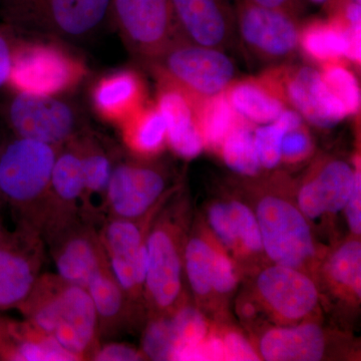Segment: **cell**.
Instances as JSON below:
<instances>
[{
  "mask_svg": "<svg viewBox=\"0 0 361 361\" xmlns=\"http://www.w3.org/2000/svg\"><path fill=\"white\" fill-rule=\"evenodd\" d=\"M257 288L271 310L287 320L302 319L318 303L314 282L295 268H266L259 275Z\"/></svg>",
  "mask_w": 361,
  "mask_h": 361,
  "instance_id": "cell-17",
  "label": "cell"
},
{
  "mask_svg": "<svg viewBox=\"0 0 361 361\" xmlns=\"http://www.w3.org/2000/svg\"><path fill=\"white\" fill-rule=\"evenodd\" d=\"M285 130L281 147V161L297 163L307 158L312 152V140L302 116L290 108L279 116Z\"/></svg>",
  "mask_w": 361,
  "mask_h": 361,
  "instance_id": "cell-36",
  "label": "cell"
},
{
  "mask_svg": "<svg viewBox=\"0 0 361 361\" xmlns=\"http://www.w3.org/2000/svg\"><path fill=\"white\" fill-rule=\"evenodd\" d=\"M85 75L77 59L44 42H16L8 85L16 92L56 96L75 87Z\"/></svg>",
  "mask_w": 361,
  "mask_h": 361,
  "instance_id": "cell-6",
  "label": "cell"
},
{
  "mask_svg": "<svg viewBox=\"0 0 361 361\" xmlns=\"http://www.w3.org/2000/svg\"><path fill=\"white\" fill-rule=\"evenodd\" d=\"M284 130V123L278 116L274 122L262 125L253 133L254 144L261 167L273 169L279 165Z\"/></svg>",
  "mask_w": 361,
  "mask_h": 361,
  "instance_id": "cell-38",
  "label": "cell"
},
{
  "mask_svg": "<svg viewBox=\"0 0 361 361\" xmlns=\"http://www.w3.org/2000/svg\"><path fill=\"white\" fill-rule=\"evenodd\" d=\"M257 6L274 9L298 20L306 9L304 0H250Z\"/></svg>",
  "mask_w": 361,
  "mask_h": 361,
  "instance_id": "cell-44",
  "label": "cell"
},
{
  "mask_svg": "<svg viewBox=\"0 0 361 361\" xmlns=\"http://www.w3.org/2000/svg\"><path fill=\"white\" fill-rule=\"evenodd\" d=\"M167 187L163 171L147 164L126 161L114 166L106 194L110 217L139 220L157 205Z\"/></svg>",
  "mask_w": 361,
  "mask_h": 361,
  "instance_id": "cell-14",
  "label": "cell"
},
{
  "mask_svg": "<svg viewBox=\"0 0 361 361\" xmlns=\"http://www.w3.org/2000/svg\"><path fill=\"white\" fill-rule=\"evenodd\" d=\"M310 1L315 4H320V6H326L330 0H310Z\"/></svg>",
  "mask_w": 361,
  "mask_h": 361,
  "instance_id": "cell-45",
  "label": "cell"
},
{
  "mask_svg": "<svg viewBox=\"0 0 361 361\" xmlns=\"http://www.w3.org/2000/svg\"><path fill=\"white\" fill-rule=\"evenodd\" d=\"M44 242L37 230L25 225L13 243L0 245V310L20 307L40 276Z\"/></svg>",
  "mask_w": 361,
  "mask_h": 361,
  "instance_id": "cell-16",
  "label": "cell"
},
{
  "mask_svg": "<svg viewBox=\"0 0 361 361\" xmlns=\"http://www.w3.org/2000/svg\"><path fill=\"white\" fill-rule=\"evenodd\" d=\"M237 32L246 49L262 63H286L298 49V20L250 0H236Z\"/></svg>",
  "mask_w": 361,
  "mask_h": 361,
  "instance_id": "cell-10",
  "label": "cell"
},
{
  "mask_svg": "<svg viewBox=\"0 0 361 361\" xmlns=\"http://www.w3.org/2000/svg\"><path fill=\"white\" fill-rule=\"evenodd\" d=\"M58 275L87 289L92 277L110 266L99 231L80 212L54 216L40 229Z\"/></svg>",
  "mask_w": 361,
  "mask_h": 361,
  "instance_id": "cell-5",
  "label": "cell"
},
{
  "mask_svg": "<svg viewBox=\"0 0 361 361\" xmlns=\"http://www.w3.org/2000/svg\"><path fill=\"white\" fill-rule=\"evenodd\" d=\"M177 37L224 51L234 42L236 11L229 0H171Z\"/></svg>",
  "mask_w": 361,
  "mask_h": 361,
  "instance_id": "cell-15",
  "label": "cell"
},
{
  "mask_svg": "<svg viewBox=\"0 0 361 361\" xmlns=\"http://www.w3.org/2000/svg\"><path fill=\"white\" fill-rule=\"evenodd\" d=\"M263 251L276 265L300 269L314 256V244L305 216L290 202L266 196L256 212Z\"/></svg>",
  "mask_w": 361,
  "mask_h": 361,
  "instance_id": "cell-8",
  "label": "cell"
},
{
  "mask_svg": "<svg viewBox=\"0 0 361 361\" xmlns=\"http://www.w3.org/2000/svg\"><path fill=\"white\" fill-rule=\"evenodd\" d=\"M234 110L252 125H267L287 109L281 90L266 70L257 77L233 80L225 90Z\"/></svg>",
  "mask_w": 361,
  "mask_h": 361,
  "instance_id": "cell-20",
  "label": "cell"
},
{
  "mask_svg": "<svg viewBox=\"0 0 361 361\" xmlns=\"http://www.w3.org/2000/svg\"><path fill=\"white\" fill-rule=\"evenodd\" d=\"M87 290L96 308L99 337L114 336L127 320L130 303L110 266L92 277Z\"/></svg>",
  "mask_w": 361,
  "mask_h": 361,
  "instance_id": "cell-25",
  "label": "cell"
},
{
  "mask_svg": "<svg viewBox=\"0 0 361 361\" xmlns=\"http://www.w3.org/2000/svg\"><path fill=\"white\" fill-rule=\"evenodd\" d=\"M120 126L123 141L137 155H156L168 142L167 125L157 104H145Z\"/></svg>",
  "mask_w": 361,
  "mask_h": 361,
  "instance_id": "cell-26",
  "label": "cell"
},
{
  "mask_svg": "<svg viewBox=\"0 0 361 361\" xmlns=\"http://www.w3.org/2000/svg\"><path fill=\"white\" fill-rule=\"evenodd\" d=\"M58 152L51 180L52 214L80 212L78 204L84 199V171L75 140L63 145ZM82 213V212H80Z\"/></svg>",
  "mask_w": 361,
  "mask_h": 361,
  "instance_id": "cell-24",
  "label": "cell"
},
{
  "mask_svg": "<svg viewBox=\"0 0 361 361\" xmlns=\"http://www.w3.org/2000/svg\"><path fill=\"white\" fill-rule=\"evenodd\" d=\"M223 160L234 172L249 176L257 175L261 170L255 144H254L252 123L245 118L234 128L223 142L220 148Z\"/></svg>",
  "mask_w": 361,
  "mask_h": 361,
  "instance_id": "cell-30",
  "label": "cell"
},
{
  "mask_svg": "<svg viewBox=\"0 0 361 361\" xmlns=\"http://www.w3.org/2000/svg\"><path fill=\"white\" fill-rule=\"evenodd\" d=\"M215 249L201 238H192L184 251L185 268L191 288L196 295H209L213 290Z\"/></svg>",
  "mask_w": 361,
  "mask_h": 361,
  "instance_id": "cell-31",
  "label": "cell"
},
{
  "mask_svg": "<svg viewBox=\"0 0 361 361\" xmlns=\"http://www.w3.org/2000/svg\"><path fill=\"white\" fill-rule=\"evenodd\" d=\"M322 82L338 99L348 116L356 115L360 109V90L355 75L343 63L323 66L320 71Z\"/></svg>",
  "mask_w": 361,
  "mask_h": 361,
  "instance_id": "cell-35",
  "label": "cell"
},
{
  "mask_svg": "<svg viewBox=\"0 0 361 361\" xmlns=\"http://www.w3.org/2000/svg\"><path fill=\"white\" fill-rule=\"evenodd\" d=\"M176 334L172 315L161 314L152 320L142 337V351L152 360H171L174 353Z\"/></svg>",
  "mask_w": 361,
  "mask_h": 361,
  "instance_id": "cell-37",
  "label": "cell"
},
{
  "mask_svg": "<svg viewBox=\"0 0 361 361\" xmlns=\"http://www.w3.org/2000/svg\"><path fill=\"white\" fill-rule=\"evenodd\" d=\"M0 326V356L16 361H77L51 337L30 322H7Z\"/></svg>",
  "mask_w": 361,
  "mask_h": 361,
  "instance_id": "cell-23",
  "label": "cell"
},
{
  "mask_svg": "<svg viewBox=\"0 0 361 361\" xmlns=\"http://www.w3.org/2000/svg\"><path fill=\"white\" fill-rule=\"evenodd\" d=\"M298 49L306 58L322 66L346 59L345 37L331 20L308 21L299 26Z\"/></svg>",
  "mask_w": 361,
  "mask_h": 361,
  "instance_id": "cell-27",
  "label": "cell"
},
{
  "mask_svg": "<svg viewBox=\"0 0 361 361\" xmlns=\"http://www.w3.org/2000/svg\"><path fill=\"white\" fill-rule=\"evenodd\" d=\"M178 228L163 220L149 231L146 239L147 265L145 293L152 307L169 314L182 293V256Z\"/></svg>",
  "mask_w": 361,
  "mask_h": 361,
  "instance_id": "cell-11",
  "label": "cell"
},
{
  "mask_svg": "<svg viewBox=\"0 0 361 361\" xmlns=\"http://www.w3.org/2000/svg\"><path fill=\"white\" fill-rule=\"evenodd\" d=\"M236 272L229 258L221 252H216L214 261L213 290L220 294H227L234 290L237 285Z\"/></svg>",
  "mask_w": 361,
  "mask_h": 361,
  "instance_id": "cell-39",
  "label": "cell"
},
{
  "mask_svg": "<svg viewBox=\"0 0 361 361\" xmlns=\"http://www.w3.org/2000/svg\"><path fill=\"white\" fill-rule=\"evenodd\" d=\"M110 16L130 51L145 63L177 35L171 0H111Z\"/></svg>",
  "mask_w": 361,
  "mask_h": 361,
  "instance_id": "cell-9",
  "label": "cell"
},
{
  "mask_svg": "<svg viewBox=\"0 0 361 361\" xmlns=\"http://www.w3.org/2000/svg\"><path fill=\"white\" fill-rule=\"evenodd\" d=\"M1 151H2V149H0V156H1Z\"/></svg>",
  "mask_w": 361,
  "mask_h": 361,
  "instance_id": "cell-46",
  "label": "cell"
},
{
  "mask_svg": "<svg viewBox=\"0 0 361 361\" xmlns=\"http://www.w3.org/2000/svg\"><path fill=\"white\" fill-rule=\"evenodd\" d=\"M157 82V106L167 125L168 144L182 158L192 159L200 155L205 146L197 116L198 99L165 80Z\"/></svg>",
  "mask_w": 361,
  "mask_h": 361,
  "instance_id": "cell-19",
  "label": "cell"
},
{
  "mask_svg": "<svg viewBox=\"0 0 361 361\" xmlns=\"http://www.w3.org/2000/svg\"><path fill=\"white\" fill-rule=\"evenodd\" d=\"M92 102L102 118L121 125L146 104V87L135 71H116L97 82Z\"/></svg>",
  "mask_w": 361,
  "mask_h": 361,
  "instance_id": "cell-21",
  "label": "cell"
},
{
  "mask_svg": "<svg viewBox=\"0 0 361 361\" xmlns=\"http://www.w3.org/2000/svg\"><path fill=\"white\" fill-rule=\"evenodd\" d=\"M324 351V332L313 323L271 329L260 341L261 355L269 361L320 360Z\"/></svg>",
  "mask_w": 361,
  "mask_h": 361,
  "instance_id": "cell-22",
  "label": "cell"
},
{
  "mask_svg": "<svg viewBox=\"0 0 361 361\" xmlns=\"http://www.w3.org/2000/svg\"><path fill=\"white\" fill-rule=\"evenodd\" d=\"M145 356L142 350L135 348L134 346L126 343H111L99 345L92 360L97 361H137L144 360Z\"/></svg>",
  "mask_w": 361,
  "mask_h": 361,
  "instance_id": "cell-40",
  "label": "cell"
},
{
  "mask_svg": "<svg viewBox=\"0 0 361 361\" xmlns=\"http://www.w3.org/2000/svg\"><path fill=\"white\" fill-rule=\"evenodd\" d=\"M286 106L315 127L332 128L348 116L322 82L320 71L307 66H272Z\"/></svg>",
  "mask_w": 361,
  "mask_h": 361,
  "instance_id": "cell-12",
  "label": "cell"
},
{
  "mask_svg": "<svg viewBox=\"0 0 361 361\" xmlns=\"http://www.w3.org/2000/svg\"><path fill=\"white\" fill-rule=\"evenodd\" d=\"M6 122L18 137L63 147L78 135V111L56 96L16 92L4 106Z\"/></svg>",
  "mask_w": 361,
  "mask_h": 361,
  "instance_id": "cell-7",
  "label": "cell"
},
{
  "mask_svg": "<svg viewBox=\"0 0 361 361\" xmlns=\"http://www.w3.org/2000/svg\"><path fill=\"white\" fill-rule=\"evenodd\" d=\"M231 250L244 249L250 253L263 251L262 238L256 214L240 202L227 203Z\"/></svg>",
  "mask_w": 361,
  "mask_h": 361,
  "instance_id": "cell-32",
  "label": "cell"
},
{
  "mask_svg": "<svg viewBox=\"0 0 361 361\" xmlns=\"http://www.w3.org/2000/svg\"><path fill=\"white\" fill-rule=\"evenodd\" d=\"M157 80H165L201 101L227 89L236 75L232 59L220 49L177 37L157 58L145 63Z\"/></svg>",
  "mask_w": 361,
  "mask_h": 361,
  "instance_id": "cell-4",
  "label": "cell"
},
{
  "mask_svg": "<svg viewBox=\"0 0 361 361\" xmlns=\"http://www.w3.org/2000/svg\"><path fill=\"white\" fill-rule=\"evenodd\" d=\"M82 157L84 171V199L82 213L90 218L92 199L101 198L106 207V194L114 165L104 149L87 137H75Z\"/></svg>",
  "mask_w": 361,
  "mask_h": 361,
  "instance_id": "cell-29",
  "label": "cell"
},
{
  "mask_svg": "<svg viewBox=\"0 0 361 361\" xmlns=\"http://www.w3.org/2000/svg\"><path fill=\"white\" fill-rule=\"evenodd\" d=\"M18 308L26 322L51 337L75 360H92L99 348L97 311L84 287L71 283L58 274H40Z\"/></svg>",
  "mask_w": 361,
  "mask_h": 361,
  "instance_id": "cell-1",
  "label": "cell"
},
{
  "mask_svg": "<svg viewBox=\"0 0 361 361\" xmlns=\"http://www.w3.org/2000/svg\"><path fill=\"white\" fill-rule=\"evenodd\" d=\"M111 0H0V16L16 32L82 39L110 16Z\"/></svg>",
  "mask_w": 361,
  "mask_h": 361,
  "instance_id": "cell-3",
  "label": "cell"
},
{
  "mask_svg": "<svg viewBox=\"0 0 361 361\" xmlns=\"http://www.w3.org/2000/svg\"><path fill=\"white\" fill-rule=\"evenodd\" d=\"M225 360H259L253 348L241 334L229 332L222 339Z\"/></svg>",
  "mask_w": 361,
  "mask_h": 361,
  "instance_id": "cell-41",
  "label": "cell"
},
{
  "mask_svg": "<svg viewBox=\"0 0 361 361\" xmlns=\"http://www.w3.org/2000/svg\"><path fill=\"white\" fill-rule=\"evenodd\" d=\"M197 116L204 146L220 149L223 142L242 116L233 108L225 90L197 104Z\"/></svg>",
  "mask_w": 361,
  "mask_h": 361,
  "instance_id": "cell-28",
  "label": "cell"
},
{
  "mask_svg": "<svg viewBox=\"0 0 361 361\" xmlns=\"http://www.w3.org/2000/svg\"><path fill=\"white\" fill-rule=\"evenodd\" d=\"M99 234L111 272L130 303L145 289L148 259L144 230L137 219L110 217Z\"/></svg>",
  "mask_w": 361,
  "mask_h": 361,
  "instance_id": "cell-13",
  "label": "cell"
},
{
  "mask_svg": "<svg viewBox=\"0 0 361 361\" xmlns=\"http://www.w3.org/2000/svg\"><path fill=\"white\" fill-rule=\"evenodd\" d=\"M13 30L8 26H0V89L8 85L16 40L13 39Z\"/></svg>",
  "mask_w": 361,
  "mask_h": 361,
  "instance_id": "cell-42",
  "label": "cell"
},
{
  "mask_svg": "<svg viewBox=\"0 0 361 361\" xmlns=\"http://www.w3.org/2000/svg\"><path fill=\"white\" fill-rule=\"evenodd\" d=\"M172 318L176 344L171 360H182L187 353L206 338L208 325L200 311L189 306L172 313Z\"/></svg>",
  "mask_w": 361,
  "mask_h": 361,
  "instance_id": "cell-34",
  "label": "cell"
},
{
  "mask_svg": "<svg viewBox=\"0 0 361 361\" xmlns=\"http://www.w3.org/2000/svg\"><path fill=\"white\" fill-rule=\"evenodd\" d=\"M346 218L351 232L356 236L361 233V175L360 168L355 169V180L353 192L349 197L348 203L344 207Z\"/></svg>",
  "mask_w": 361,
  "mask_h": 361,
  "instance_id": "cell-43",
  "label": "cell"
},
{
  "mask_svg": "<svg viewBox=\"0 0 361 361\" xmlns=\"http://www.w3.org/2000/svg\"><path fill=\"white\" fill-rule=\"evenodd\" d=\"M355 170L346 161L327 160L308 177L298 195L301 213L310 219L343 210L353 186Z\"/></svg>",
  "mask_w": 361,
  "mask_h": 361,
  "instance_id": "cell-18",
  "label": "cell"
},
{
  "mask_svg": "<svg viewBox=\"0 0 361 361\" xmlns=\"http://www.w3.org/2000/svg\"><path fill=\"white\" fill-rule=\"evenodd\" d=\"M59 148L18 137L2 149L0 192L23 211L26 226L39 232L51 208L52 168Z\"/></svg>",
  "mask_w": 361,
  "mask_h": 361,
  "instance_id": "cell-2",
  "label": "cell"
},
{
  "mask_svg": "<svg viewBox=\"0 0 361 361\" xmlns=\"http://www.w3.org/2000/svg\"><path fill=\"white\" fill-rule=\"evenodd\" d=\"M329 277L344 288L361 293V245L357 240H351L339 247L330 257L326 267Z\"/></svg>",
  "mask_w": 361,
  "mask_h": 361,
  "instance_id": "cell-33",
  "label": "cell"
}]
</instances>
